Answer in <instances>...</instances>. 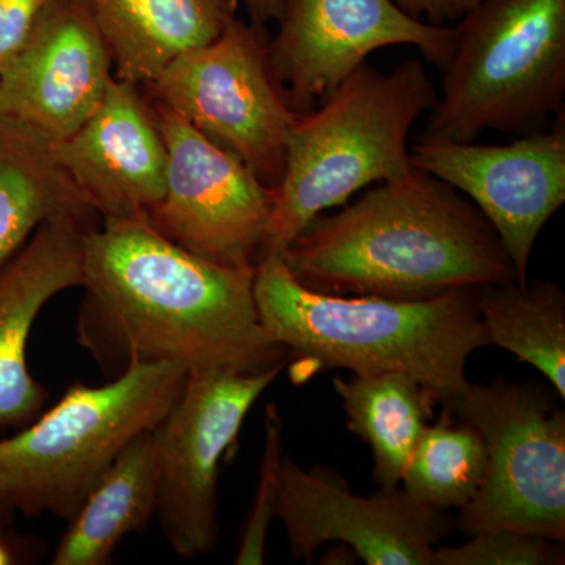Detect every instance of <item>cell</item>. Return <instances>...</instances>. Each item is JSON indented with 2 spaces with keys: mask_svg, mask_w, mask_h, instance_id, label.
I'll return each mask as SVG.
<instances>
[{
  "mask_svg": "<svg viewBox=\"0 0 565 565\" xmlns=\"http://www.w3.org/2000/svg\"><path fill=\"white\" fill-rule=\"evenodd\" d=\"M256 267H226L174 244L147 218L104 221L82 236L81 343L102 362H177L259 373L288 349L259 321Z\"/></svg>",
  "mask_w": 565,
  "mask_h": 565,
  "instance_id": "6da1fadb",
  "label": "cell"
},
{
  "mask_svg": "<svg viewBox=\"0 0 565 565\" xmlns=\"http://www.w3.org/2000/svg\"><path fill=\"white\" fill-rule=\"evenodd\" d=\"M281 258L300 285L330 296L423 300L516 281L484 214L414 166L337 214L318 215Z\"/></svg>",
  "mask_w": 565,
  "mask_h": 565,
  "instance_id": "7a4b0ae2",
  "label": "cell"
},
{
  "mask_svg": "<svg viewBox=\"0 0 565 565\" xmlns=\"http://www.w3.org/2000/svg\"><path fill=\"white\" fill-rule=\"evenodd\" d=\"M253 294L266 332L305 366L407 374L444 404L470 385L468 356L490 345L476 288L423 300L330 296L300 285L281 255H267Z\"/></svg>",
  "mask_w": 565,
  "mask_h": 565,
  "instance_id": "3957f363",
  "label": "cell"
},
{
  "mask_svg": "<svg viewBox=\"0 0 565 565\" xmlns=\"http://www.w3.org/2000/svg\"><path fill=\"white\" fill-rule=\"evenodd\" d=\"M437 98L422 62L405 61L386 74L364 62L313 110L297 115L263 258L282 255L322 211L407 173L408 134Z\"/></svg>",
  "mask_w": 565,
  "mask_h": 565,
  "instance_id": "277c9868",
  "label": "cell"
},
{
  "mask_svg": "<svg viewBox=\"0 0 565 565\" xmlns=\"http://www.w3.org/2000/svg\"><path fill=\"white\" fill-rule=\"evenodd\" d=\"M189 370L134 360L102 386L71 385L51 411L0 440V484L14 511L71 522L126 446L154 429Z\"/></svg>",
  "mask_w": 565,
  "mask_h": 565,
  "instance_id": "5b68a950",
  "label": "cell"
},
{
  "mask_svg": "<svg viewBox=\"0 0 565 565\" xmlns=\"http://www.w3.org/2000/svg\"><path fill=\"white\" fill-rule=\"evenodd\" d=\"M422 139L542 131L564 111L565 0H481L456 25Z\"/></svg>",
  "mask_w": 565,
  "mask_h": 565,
  "instance_id": "8992f818",
  "label": "cell"
},
{
  "mask_svg": "<svg viewBox=\"0 0 565 565\" xmlns=\"http://www.w3.org/2000/svg\"><path fill=\"white\" fill-rule=\"evenodd\" d=\"M473 426L487 465L457 526L467 535L515 531L563 544L565 539V414L544 385H468L445 404Z\"/></svg>",
  "mask_w": 565,
  "mask_h": 565,
  "instance_id": "52a82bcc",
  "label": "cell"
},
{
  "mask_svg": "<svg viewBox=\"0 0 565 565\" xmlns=\"http://www.w3.org/2000/svg\"><path fill=\"white\" fill-rule=\"evenodd\" d=\"M269 44L264 25L234 18L218 39L185 52L147 87L158 106L232 151L275 188L299 114L275 77Z\"/></svg>",
  "mask_w": 565,
  "mask_h": 565,
  "instance_id": "ba28073f",
  "label": "cell"
},
{
  "mask_svg": "<svg viewBox=\"0 0 565 565\" xmlns=\"http://www.w3.org/2000/svg\"><path fill=\"white\" fill-rule=\"evenodd\" d=\"M282 366L189 371L180 396L151 430L159 463L156 515L177 555H206L217 544L222 459Z\"/></svg>",
  "mask_w": 565,
  "mask_h": 565,
  "instance_id": "9c48e42d",
  "label": "cell"
},
{
  "mask_svg": "<svg viewBox=\"0 0 565 565\" xmlns=\"http://www.w3.org/2000/svg\"><path fill=\"white\" fill-rule=\"evenodd\" d=\"M167 148L166 189L148 222L182 248L226 267L262 262L274 207L264 184L232 151L156 104Z\"/></svg>",
  "mask_w": 565,
  "mask_h": 565,
  "instance_id": "30bf717a",
  "label": "cell"
},
{
  "mask_svg": "<svg viewBox=\"0 0 565 565\" xmlns=\"http://www.w3.org/2000/svg\"><path fill=\"white\" fill-rule=\"evenodd\" d=\"M277 21L270 65L297 114L313 110L382 47H418L444 70L456 46V28L415 20L393 0H285Z\"/></svg>",
  "mask_w": 565,
  "mask_h": 565,
  "instance_id": "8fae6325",
  "label": "cell"
},
{
  "mask_svg": "<svg viewBox=\"0 0 565 565\" xmlns=\"http://www.w3.org/2000/svg\"><path fill=\"white\" fill-rule=\"evenodd\" d=\"M411 163L471 200L500 237L516 282L526 285L535 241L565 203L564 111L550 129L509 145L418 137Z\"/></svg>",
  "mask_w": 565,
  "mask_h": 565,
  "instance_id": "7c38bea8",
  "label": "cell"
},
{
  "mask_svg": "<svg viewBox=\"0 0 565 565\" xmlns=\"http://www.w3.org/2000/svg\"><path fill=\"white\" fill-rule=\"evenodd\" d=\"M277 516L294 559L307 563H313L319 546L343 542L370 565H434L435 546L448 535L445 511L419 503L403 489L356 497L333 471L303 470L285 455L278 467Z\"/></svg>",
  "mask_w": 565,
  "mask_h": 565,
  "instance_id": "4fadbf2b",
  "label": "cell"
},
{
  "mask_svg": "<svg viewBox=\"0 0 565 565\" xmlns=\"http://www.w3.org/2000/svg\"><path fill=\"white\" fill-rule=\"evenodd\" d=\"M114 77L90 0H47L0 73V115L61 141L95 114Z\"/></svg>",
  "mask_w": 565,
  "mask_h": 565,
  "instance_id": "5bb4252c",
  "label": "cell"
},
{
  "mask_svg": "<svg viewBox=\"0 0 565 565\" xmlns=\"http://www.w3.org/2000/svg\"><path fill=\"white\" fill-rule=\"evenodd\" d=\"M51 143L62 169L104 221H148L161 203L167 148L137 85L114 77L95 114Z\"/></svg>",
  "mask_w": 565,
  "mask_h": 565,
  "instance_id": "9a60e30c",
  "label": "cell"
},
{
  "mask_svg": "<svg viewBox=\"0 0 565 565\" xmlns=\"http://www.w3.org/2000/svg\"><path fill=\"white\" fill-rule=\"evenodd\" d=\"M85 230L71 217L44 222L0 270V427L28 426L46 404L29 371V337L52 297L82 285Z\"/></svg>",
  "mask_w": 565,
  "mask_h": 565,
  "instance_id": "2e32d148",
  "label": "cell"
},
{
  "mask_svg": "<svg viewBox=\"0 0 565 565\" xmlns=\"http://www.w3.org/2000/svg\"><path fill=\"white\" fill-rule=\"evenodd\" d=\"M237 0H90L115 77L151 84L185 52L218 39L236 18Z\"/></svg>",
  "mask_w": 565,
  "mask_h": 565,
  "instance_id": "e0dca14e",
  "label": "cell"
},
{
  "mask_svg": "<svg viewBox=\"0 0 565 565\" xmlns=\"http://www.w3.org/2000/svg\"><path fill=\"white\" fill-rule=\"evenodd\" d=\"M98 214L62 169L51 140L0 115V270L52 218Z\"/></svg>",
  "mask_w": 565,
  "mask_h": 565,
  "instance_id": "ac0fdd59",
  "label": "cell"
},
{
  "mask_svg": "<svg viewBox=\"0 0 565 565\" xmlns=\"http://www.w3.org/2000/svg\"><path fill=\"white\" fill-rule=\"evenodd\" d=\"M159 463L151 430L126 446L93 487L55 550L54 565H106L128 534L158 514Z\"/></svg>",
  "mask_w": 565,
  "mask_h": 565,
  "instance_id": "d6986e66",
  "label": "cell"
},
{
  "mask_svg": "<svg viewBox=\"0 0 565 565\" xmlns=\"http://www.w3.org/2000/svg\"><path fill=\"white\" fill-rule=\"evenodd\" d=\"M348 429L373 448L374 481L381 490L396 489L424 427L433 419L429 390L403 373L334 377Z\"/></svg>",
  "mask_w": 565,
  "mask_h": 565,
  "instance_id": "ffe728a7",
  "label": "cell"
},
{
  "mask_svg": "<svg viewBox=\"0 0 565 565\" xmlns=\"http://www.w3.org/2000/svg\"><path fill=\"white\" fill-rule=\"evenodd\" d=\"M490 345L514 353L548 379L565 397V296L553 281L487 285L476 288Z\"/></svg>",
  "mask_w": 565,
  "mask_h": 565,
  "instance_id": "44dd1931",
  "label": "cell"
},
{
  "mask_svg": "<svg viewBox=\"0 0 565 565\" xmlns=\"http://www.w3.org/2000/svg\"><path fill=\"white\" fill-rule=\"evenodd\" d=\"M486 465L481 435L445 405L440 419L424 427L405 465L401 489L440 511L462 509L478 493Z\"/></svg>",
  "mask_w": 565,
  "mask_h": 565,
  "instance_id": "7402d4cb",
  "label": "cell"
},
{
  "mask_svg": "<svg viewBox=\"0 0 565 565\" xmlns=\"http://www.w3.org/2000/svg\"><path fill=\"white\" fill-rule=\"evenodd\" d=\"M550 539L490 531L471 535V541L459 546L437 545L434 565H557L564 564L563 552Z\"/></svg>",
  "mask_w": 565,
  "mask_h": 565,
  "instance_id": "603a6c76",
  "label": "cell"
},
{
  "mask_svg": "<svg viewBox=\"0 0 565 565\" xmlns=\"http://www.w3.org/2000/svg\"><path fill=\"white\" fill-rule=\"evenodd\" d=\"M282 457V423L277 407L270 404L266 412V444L259 468L258 489L250 514L241 534L234 563L262 565L266 559L267 534L277 516L278 467Z\"/></svg>",
  "mask_w": 565,
  "mask_h": 565,
  "instance_id": "cb8c5ba5",
  "label": "cell"
},
{
  "mask_svg": "<svg viewBox=\"0 0 565 565\" xmlns=\"http://www.w3.org/2000/svg\"><path fill=\"white\" fill-rule=\"evenodd\" d=\"M47 0H0V73L28 40Z\"/></svg>",
  "mask_w": 565,
  "mask_h": 565,
  "instance_id": "d4e9b609",
  "label": "cell"
},
{
  "mask_svg": "<svg viewBox=\"0 0 565 565\" xmlns=\"http://www.w3.org/2000/svg\"><path fill=\"white\" fill-rule=\"evenodd\" d=\"M404 13L415 20L426 18L429 24L445 25L446 22L462 20L481 0H393Z\"/></svg>",
  "mask_w": 565,
  "mask_h": 565,
  "instance_id": "484cf974",
  "label": "cell"
},
{
  "mask_svg": "<svg viewBox=\"0 0 565 565\" xmlns=\"http://www.w3.org/2000/svg\"><path fill=\"white\" fill-rule=\"evenodd\" d=\"M253 24L264 25L280 18L285 0H243Z\"/></svg>",
  "mask_w": 565,
  "mask_h": 565,
  "instance_id": "4316f807",
  "label": "cell"
},
{
  "mask_svg": "<svg viewBox=\"0 0 565 565\" xmlns=\"http://www.w3.org/2000/svg\"><path fill=\"white\" fill-rule=\"evenodd\" d=\"M20 546L14 544L9 533H0V565H11L20 563Z\"/></svg>",
  "mask_w": 565,
  "mask_h": 565,
  "instance_id": "83f0119b",
  "label": "cell"
},
{
  "mask_svg": "<svg viewBox=\"0 0 565 565\" xmlns=\"http://www.w3.org/2000/svg\"><path fill=\"white\" fill-rule=\"evenodd\" d=\"M14 512L17 511L10 504L9 498H7L3 487L0 484V533H9Z\"/></svg>",
  "mask_w": 565,
  "mask_h": 565,
  "instance_id": "f1b7e54d",
  "label": "cell"
}]
</instances>
